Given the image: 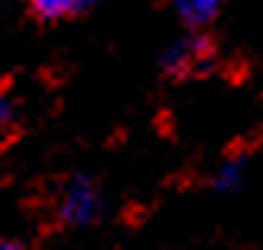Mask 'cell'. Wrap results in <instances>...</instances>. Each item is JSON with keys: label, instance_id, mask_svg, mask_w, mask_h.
Here are the masks:
<instances>
[{"label": "cell", "instance_id": "1", "mask_svg": "<svg viewBox=\"0 0 263 250\" xmlns=\"http://www.w3.org/2000/svg\"><path fill=\"white\" fill-rule=\"evenodd\" d=\"M108 213V200H105V190L102 184L92 178V175H70L67 184L61 187V197H58V225L61 228H89L102 222Z\"/></svg>", "mask_w": 263, "mask_h": 250}, {"label": "cell", "instance_id": "2", "mask_svg": "<svg viewBox=\"0 0 263 250\" xmlns=\"http://www.w3.org/2000/svg\"><path fill=\"white\" fill-rule=\"evenodd\" d=\"M216 67V48L213 42L203 35V29H191V35L172 42L162 57H159V70L162 76L175 83H184V80H200Z\"/></svg>", "mask_w": 263, "mask_h": 250}, {"label": "cell", "instance_id": "3", "mask_svg": "<svg viewBox=\"0 0 263 250\" xmlns=\"http://www.w3.org/2000/svg\"><path fill=\"white\" fill-rule=\"evenodd\" d=\"M244 181H248V159L244 156H229L222 159L213 175H210V187L216 194H241Z\"/></svg>", "mask_w": 263, "mask_h": 250}, {"label": "cell", "instance_id": "4", "mask_svg": "<svg viewBox=\"0 0 263 250\" xmlns=\"http://www.w3.org/2000/svg\"><path fill=\"white\" fill-rule=\"evenodd\" d=\"M172 7L187 29H206L225 7V0H172Z\"/></svg>", "mask_w": 263, "mask_h": 250}, {"label": "cell", "instance_id": "5", "mask_svg": "<svg viewBox=\"0 0 263 250\" xmlns=\"http://www.w3.org/2000/svg\"><path fill=\"white\" fill-rule=\"evenodd\" d=\"M39 23H64L86 13V0H26Z\"/></svg>", "mask_w": 263, "mask_h": 250}, {"label": "cell", "instance_id": "6", "mask_svg": "<svg viewBox=\"0 0 263 250\" xmlns=\"http://www.w3.org/2000/svg\"><path fill=\"white\" fill-rule=\"evenodd\" d=\"M13 121H16V102H13V95L0 92V133H7Z\"/></svg>", "mask_w": 263, "mask_h": 250}, {"label": "cell", "instance_id": "7", "mask_svg": "<svg viewBox=\"0 0 263 250\" xmlns=\"http://www.w3.org/2000/svg\"><path fill=\"white\" fill-rule=\"evenodd\" d=\"M0 247H23V241H0Z\"/></svg>", "mask_w": 263, "mask_h": 250}, {"label": "cell", "instance_id": "8", "mask_svg": "<svg viewBox=\"0 0 263 250\" xmlns=\"http://www.w3.org/2000/svg\"><path fill=\"white\" fill-rule=\"evenodd\" d=\"M96 4H102V0H86V10H92Z\"/></svg>", "mask_w": 263, "mask_h": 250}]
</instances>
